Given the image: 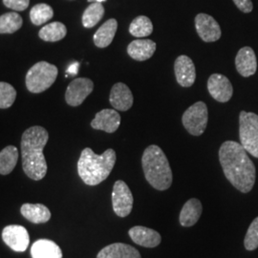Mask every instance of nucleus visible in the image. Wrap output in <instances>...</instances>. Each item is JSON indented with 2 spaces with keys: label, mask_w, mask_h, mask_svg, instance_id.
Listing matches in <instances>:
<instances>
[{
  "label": "nucleus",
  "mask_w": 258,
  "mask_h": 258,
  "mask_svg": "<svg viewBox=\"0 0 258 258\" xmlns=\"http://www.w3.org/2000/svg\"><path fill=\"white\" fill-rule=\"evenodd\" d=\"M195 28L198 36L205 42H214L221 37L220 25L212 16L199 14L195 18Z\"/></svg>",
  "instance_id": "obj_11"
},
{
  "label": "nucleus",
  "mask_w": 258,
  "mask_h": 258,
  "mask_svg": "<svg viewBox=\"0 0 258 258\" xmlns=\"http://www.w3.org/2000/svg\"><path fill=\"white\" fill-rule=\"evenodd\" d=\"M96 1H97V2H101V3H102V2L105 1V0H96Z\"/></svg>",
  "instance_id": "obj_35"
},
{
  "label": "nucleus",
  "mask_w": 258,
  "mask_h": 258,
  "mask_svg": "<svg viewBox=\"0 0 258 258\" xmlns=\"http://www.w3.org/2000/svg\"><path fill=\"white\" fill-rule=\"evenodd\" d=\"M219 161L224 174L243 194L249 192L255 183V166L241 144L227 141L219 149Z\"/></svg>",
  "instance_id": "obj_1"
},
{
  "label": "nucleus",
  "mask_w": 258,
  "mask_h": 258,
  "mask_svg": "<svg viewBox=\"0 0 258 258\" xmlns=\"http://www.w3.org/2000/svg\"><path fill=\"white\" fill-rule=\"evenodd\" d=\"M94 83L86 78H78L68 85L65 101L70 106H79L93 92Z\"/></svg>",
  "instance_id": "obj_9"
},
{
  "label": "nucleus",
  "mask_w": 258,
  "mask_h": 258,
  "mask_svg": "<svg viewBox=\"0 0 258 258\" xmlns=\"http://www.w3.org/2000/svg\"><path fill=\"white\" fill-rule=\"evenodd\" d=\"M79 63L75 62L72 65H70V67L67 69V73L69 75H77L79 71ZM67 74V75H68Z\"/></svg>",
  "instance_id": "obj_34"
},
{
  "label": "nucleus",
  "mask_w": 258,
  "mask_h": 258,
  "mask_svg": "<svg viewBox=\"0 0 258 258\" xmlns=\"http://www.w3.org/2000/svg\"><path fill=\"white\" fill-rule=\"evenodd\" d=\"M176 80L182 87H190L196 80V70L194 61L187 55H179L174 63Z\"/></svg>",
  "instance_id": "obj_13"
},
{
  "label": "nucleus",
  "mask_w": 258,
  "mask_h": 258,
  "mask_svg": "<svg viewBox=\"0 0 258 258\" xmlns=\"http://www.w3.org/2000/svg\"><path fill=\"white\" fill-rule=\"evenodd\" d=\"M202 212H203V207L201 202L196 198L189 199L183 206L182 211L180 212V216H179L180 224L185 228L192 227L199 220Z\"/></svg>",
  "instance_id": "obj_20"
},
{
  "label": "nucleus",
  "mask_w": 258,
  "mask_h": 258,
  "mask_svg": "<svg viewBox=\"0 0 258 258\" xmlns=\"http://www.w3.org/2000/svg\"><path fill=\"white\" fill-rule=\"evenodd\" d=\"M3 4L14 11H24L28 8L30 0H3Z\"/></svg>",
  "instance_id": "obj_32"
},
{
  "label": "nucleus",
  "mask_w": 258,
  "mask_h": 258,
  "mask_svg": "<svg viewBox=\"0 0 258 258\" xmlns=\"http://www.w3.org/2000/svg\"><path fill=\"white\" fill-rule=\"evenodd\" d=\"M58 70L55 65L39 61L34 65L26 75V86L30 92H43L55 83Z\"/></svg>",
  "instance_id": "obj_5"
},
{
  "label": "nucleus",
  "mask_w": 258,
  "mask_h": 258,
  "mask_svg": "<svg viewBox=\"0 0 258 258\" xmlns=\"http://www.w3.org/2000/svg\"><path fill=\"white\" fill-rule=\"evenodd\" d=\"M236 70L242 77L248 78L255 74L257 70V60L254 51L250 47L241 48L235 57Z\"/></svg>",
  "instance_id": "obj_17"
},
{
  "label": "nucleus",
  "mask_w": 258,
  "mask_h": 258,
  "mask_svg": "<svg viewBox=\"0 0 258 258\" xmlns=\"http://www.w3.org/2000/svg\"><path fill=\"white\" fill-rule=\"evenodd\" d=\"M110 104L114 109L127 111L133 105V95L126 84L118 83L113 85L109 97Z\"/></svg>",
  "instance_id": "obj_16"
},
{
  "label": "nucleus",
  "mask_w": 258,
  "mask_h": 258,
  "mask_svg": "<svg viewBox=\"0 0 258 258\" xmlns=\"http://www.w3.org/2000/svg\"><path fill=\"white\" fill-rule=\"evenodd\" d=\"M21 214L34 224L46 223L51 218L49 209L41 204H24L20 209Z\"/></svg>",
  "instance_id": "obj_22"
},
{
  "label": "nucleus",
  "mask_w": 258,
  "mask_h": 258,
  "mask_svg": "<svg viewBox=\"0 0 258 258\" xmlns=\"http://www.w3.org/2000/svg\"><path fill=\"white\" fill-rule=\"evenodd\" d=\"M2 239L4 243L15 251H25L30 243L28 231L19 225H10L3 229Z\"/></svg>",
  "instance_id": "obj_10"
},
{
  "label": "nucleus",
  "mask_w": 258,
  "mask_h": 258,
  "mask_svg": "<svg viewBox=\"0 0 258 258\" xmlns=\"http://www.w3.org/2000/svg\"><path fill=\"white\" fill-rule=\"evenodd\" d=\"M120 124V116L116 109H103L96 114L91 121V126L96 130L106 133L116 132Z\"/></svg>",
  "instance_id": "obj_14"
},
{
  "label": "nucleus",
  "mask_w": 258,
  "mask_h": 258,
  "mask_svg": "<svg viewBox=\"0 0 258 258\" xmlns=\"http://www.w3.org/2000/svg\"><path fill=\"white\" fill-rule=\"evenodd\" d=\"M32 258H62L61 249L54 241L39 239L31 248Z\"/></svg>",
  "instance_id": "obj_21"
},
{
  "label": "nucleus",
  "mask_w": 258,
  "mask_h": 258,
  "mask_svg": "<svg viewBox=\"0 0 258 258\" xmlns=\"http://www.w3.org/2000/svg\"><path fill=\"white\" fill-rule=\"evenodd\" d=\"M17 91L10 83L0 82V108H9L16 101Z\"/></svg>",
  "instance_id": "obj_30"
},
{
  "label": "nucleus",
  "mask_w": 258,
  "mask_h": 258,
  "mask_svg": "<svg viewBox=\"0 0 258 258\" xmlns=\"http://www.w3.org/2000/svg\"><path fill=\"white\" fill-rule=\"evenodd\" d=\"M208 90L212 98L219 102H229L233 94L230 80L221 74H212L209 78Z\"/></svg>",
  "instance_id": "obj_12"
},
{
  "label": "nucleus",
  "mask_w": 258,
  "mask_h": 258,
  "mask_svg": "<svg viewBox=\"0 0 258 258\" xmlns=\"http://www.w3.org/2000/svg\"><path fill=\"white\" fill-rule=\"evenodd\" d=\"M23 20L18 13L12 12L0 17V34H13L22 27Z\"/></svg>",
  "instance_id": "obj_28"
},
{
  "label": "nucleus",
  "mask_w": 258,
  "mask_h": 258,
  "mask_svg": "<svg viewBox=\"0 0 258 258\" xmlns=\"http://www.w3.org/2000/svg\"><path fill=\"white\" fill-rule=\"evenodd\" d=\"M145 177L157 190H166L172 184V171L164 151L152 145L146 148L142 157Z\"/></svg>",
  "instance_id": "obj_4"
},
{
  "label": "nucleus",
  "mask_w": 258,
  "mask_h": 258,
  "mask_svg": "<svg viewBox=\"0 0 258 258\" xmlns=\"http://www.w3.org/2000/svg\"><path fill=\"white\" fill-rule=\"evenodd\" d=\"M97 258H142L137 249L123 244L114 243L100 250Z\"/></svg>",
  "instance_id": "obj_19"
},
{
  "label": "nucleus",
  "mask_w": 258,
  "mask_h": 258,
  "mask_svg": "<svg viewBox=\"0 0 258 258\" xmlns=\"http://www.w3.org/2000/svg\"><path fill=\"white\" fill-rule=\"evenodd\" d=\"M233 2L241 12L246 14L250 13L253 8L251 0H233Z\"/></svg>",
  "instance_id": "obj_33"
},
{
  "label": "nucleus",
  "mask_w": 258,
  "mask_h": 258,
  "mask_svg": "<svg viewBox=\"0 0 258 258\" xmlns=\"http://www.w3.org/2000/svg\"><path fill=\"white\" fill-rule=\"evenodd\" d=\"M49 134L42 126L28 128L21 138L22 166L25 174L32 180L39 181L47 173V163L43 154Z\"/></svg>",
  "instance_id": "obj_2"
},
{
  "label": "nucleus",
  "mask_w": 258,
  "mask_h": 258,
  "mask_svg": "<svg viewBox=\"0 0 258 258\" xmlns=\"http://www.w3.org/2000/svg\"><path fill=\"white\" fill-rule=\"evenodd\" d=\"M156 43L151 39H136L129 43L127 53L129 56L137 61H145L154 55Z\"/></svg>",
  "instance_id": "obj_18"
},
{
  "label": "nucleus",
  "mask_w": 258,
  "mask_h": 258,
  "mask_svg": "<svg viewBox=\"0 0 258 258\" xmlns=\"http://www.w3.org/2000/svg\"><path fill=\"white\" fill-rule=\"evenodd\" d=\"M54 17V11L51 6L45 3L37 4L30 12V19L34 25H42Z\"/></svg>",
  "instance_id": "obj_29"
},
{
  "label": "nucleus",
  "mask_w": 258,
  "mask_h": 258,
  "mask_svg": "<svg viewBox=\"0 0 258 258\" xmlns=\"http://www.w3.org/2000/svg\"><path fill=\"white\" fill-rule=\"evenodd\" d=\"M118 29V22L114 19H108L104 22L94 35V43L99 48L109 46L113 41Z\"/></svg>",
  "instance_id": "obj_23"
},
{
  "label": "nucleus",
  "mask_w": 258,
  "mask_h": 258,
  "mask_svg": "<svg viewBox=\"0 0 258 258\" xmlns=\"http://www.w3.org/2000/svg\"><path fill=\"white\" fill-rule=\"evenodd\" d=\"M128 234L134 243L145 248H155L162 241V237L158 231L143 226L131 228Z\"/></svg>",
  "instance_id": "obj_15"
},
{
  "label": "nucleus",
  "mask_w": 258,
  "mask_h": 258,
  "mask_svg": "<svg viewBox=\"0 0 258 258\" xmlns=\"http://www.w3.org/2000/svg\"><path fill=\"white\" fill-rule=\"evenodd\" d=\"M104 15V7L101 2H94L90 4L83 13V25L85 28L96 26Z\"/></svg>",
  "instance_id": "obj_26"
},
{
  "label": "nucleus",
  "mask_w": 258,
  "mask_h": 258,
  "mask_svg": "<svg viewBox=\"0 0 258 258\" xmlns=\"http://www.w3.org/2000/svg\"><path fill=\"white\" fill-rule=\"evenodd\" d=\"M209 120V111L206 103L197 102L184 111L182 122L186 131L194 136H201Z\"/></svg>",
  "instance_id": "obj_7"
},
{
  "label": "nucleus",
  "mask_w": 258,
  "mask_h": 258,
  "mask_svg": "<svg viewBox=\"0 0 258 258\" xmlns=\"http://www.w3.org/2000/svg\"><path fill=\"white\" fill-rule=\"evenodd\" d=\"M240 144L246 151L258 158V115L241 111L239 115Z\"/></svg>",
  "instance_id": "obj_6"
},
{
  "label": "nucleus",
  "mask_w": 258,
  "mask_h": 258,
  "mask_svg": "<svg viewBox=\"0 0 258 258\" xmlns=\"http://www.w3.org/2000/svg\"><path fill=\"white\" fill-rule=\"evenodd\" d=\"M19 150L14 146L6 147L0 152V174L8 175L17 166Z\"/></svg>",
  "instance_id": "obj_24"
},
{
  "label": "nucleus",
  "mask_w": 258,
  "mask_h": 258,
  "mask_svg": "<svg viewBox=\"0 0 258 258\" xmlns=\"http://www.w3.org/2000/svg\"><path fill=\"white\" fill-rule=\"evenodd\" d=\"M67 34V29L64 24L61 22H53L50 24H47L44 27L41 28L38 32L39 37L49 42H55L59 41L62 38H64Z\"/></svg>",
  "instance_id": "obj_25"
},
{
  "label": "nucleus",
  "mask_w": 258,
  "mask_h": 258,
  "mask_svg": "<svg viewBox=\"0 0 258 258\" xmlns=\"http://www.w3.org/2000/svg\"><path fill=\"white\" fill-rule=\"evenodd\" d=\"M116 160V152L112 148L106 149L102 155H97L91 148H84L78 162L79 175L88 185L101 184L110 175Z\"/></svg>",
  "instance_id": "obj_3"
},
{
  "label": "nucleus",
  "mask_w": 258,
  "mask_h": 258,
  "mask_svg": "<svg viewBox=\"0 0 258 258\" xmlns=\"http://www.w3.org/2000/svg\"><path fill=\"white\" fill-rule=\"evenodd\" d=\"M245 248L248 250H253L258 248V217L249 225V230L244 240Z\"/></svg>",
  "instance_id": "obj_31"
},
{
  "label": "nucleus",
  "mask_w": 258,
  "mask_h": 258,
  "mask_svg": "<svg viewBox=\"0 0 258 258\" xmlns=\"http://www.w3.org/2000/svg\"><path fill=\"white\" fill-rule=\"evenodd\" d=\"M153 32V24L151 20L146 16H140L134 19L130 26L129 33L135 37H148Z\"/></svg>",
  "instance_id": "obj_27"
},
{
  "label": "nucleus",
  "mask_w": 258,
  "mask_h": 258,
  "mask_svg": "<svg viewBox=\"0 0 258 258\" xmlns=\"http://www.w3.org/2000/svg\"><path fill=\"white\" fill-rule=\"evenodd\" d=\"M112 206L119 217H126L133 208V195L123 181H117L112 191Z\"/></svg>",
  "instance_id": "obj_8"
}]
</instances>
